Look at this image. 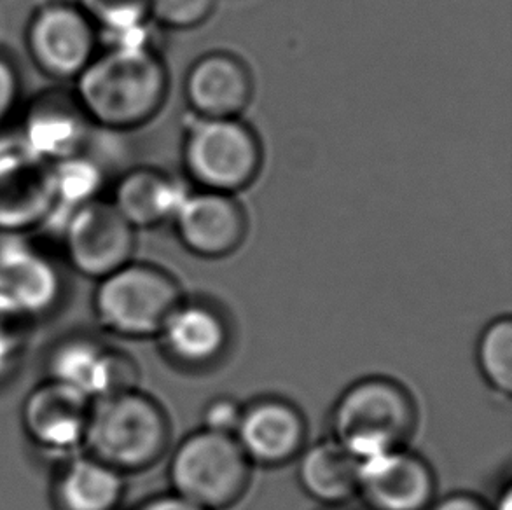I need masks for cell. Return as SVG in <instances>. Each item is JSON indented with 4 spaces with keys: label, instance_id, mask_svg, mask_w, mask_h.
I'll return each instance as SVG.
<instances>
[{
    "label": "cell",
    "instance_id": "obj_1",
    "mask_svg": "<svg viewBox=\"0 0 512 510\" xmlns=\"http://www.w3.org/2000/svg\"><path fill=\"white\" fill-rule=\"evenodd\" d=\"M72 84L91 125L109 133H128L160 114L170 91V74L161 49L100 48Z\"/></svg>",
    "mask_w": 512,
    "mask_h": 510
},
{
    "label": "cell",
    "instance_id": "obj_2",
    "mask_svg": "<svg viewBox=\"0 0 512 510\" xmlns=\"http://www.w3.org/2000/svg\"><path fill=\"white\" fill-rule=\"evenodd\" d=\"M168 442L163 407L137 388L91 402L84 448L123 476L153 467Z\"/></svg>",
    "mask_w": 512,
    "mask_h": 510
},
{
    "label": "cell",
    "instance_id": "obj_3",
    "mask_svg": "<svg viewBox=\"0 0 512 510\" xmlns=\"http://www.w3.org/2000/svg\"><path fill=\"white\" fill-rule=\"evenodd\" d=\"M182 166L196 189L240 193L263 168V144L242 118H200L187 109Z\"/></svg>",
    "mask_w": 512,
    "mask_h": 510
},
{
    "label": "cell",
    "instance_id": "obj_4",
    "mask_svg": "<svg viewBox=\"0 0 512 510\" xmlns=\"http://www.w3.org/2000/svg\"><path fill=\"white\" fill-rule=\"evenodd\" d=\"M415 423V404L399 383L367 378L345 390L334 406L333 439L357 463L366 462L402 448Z\"/></svg>",
    "mask_w": 512,
    "mask_h": 510
},
{
    "label": "cell",
    "instance_id": "obj_5",
    "mask_svg": "<svg viewBox=\"0 0 512 510\" xmlns=\"http://www.w3.org/2000/svg\"><path fill=\"white\" fill-rule=\"evenodd\" d=\"M180 301L172 275L153 264L130 261L98 280L91 306L104 331L133 339L158 336Z\"/></svg>",
    "mask_w": 512,
    "mask_h": 510
},
{
    "label": "cell",
    "instance_id": "obj_6",
    "mask_svg": "<svg viewBox=\"0 0 512 510\" xmlns=\"http://www.w3.org/2000/svg\"><path fill=\"white\" fill-rule=\"evenodd\" d=\"M168 476L177 497L201 509L221 510L247 490L250 462L233 435L203 428L177 446Z\"/></svg>",
    "mask_w": 512,
    "mask_h": 510
},
{
    "label": "cell",
    "instance_id": "obj_7",
    "mask_svg": "<svg viewBox=\"0 0 512 510\" xmlns=\"http://www.w3.org/2000/svg\"><path fill=\"white\" fill-rule=\"evenodd\" d=\"M23 39L32 65L55 84L74 83L100 49L97 25L76 0L35 7Z\"/></svg>",
    "mask_w": 512,
    "mask_h": 510
},
{
    "label": "cell",
    "instance_id": "obj_8",
    "mask_svg": "<svg viewBox=\"0 0 512 510\" xmlns=\"http://www.w3.org/2000/svg\"><path fill=\"white\" fill-rule=\"evenodd\" d=\"M65 296L60 264L32 235H0V310L34 325Z\"/></svg>",
    "mask_w": 512,
    "mask_h": 510
},
{
    "label": "cell",
    "instance_id": "obj_9",
    "mask_svg": "<svg viewBox=\"0 0 512 510\" xmlns=\"http://www.w3.org/2000/svg\"><path fill=\"white\" fill-rule=\"evenodd\" d=\"M58 242L69 268L98 282L133 261L137 229L100 198L67 215Z\"/></svg>",
    "mask_w": 512,
    "mask_h": 510
},
{
    "label": "cell",
    "instance_id": "obj_10",
    "mask_svg": "<svg viewBox=\"0 0 512 510\" xmlns=\"http://www.w3.org/2000/svg\"><path fill=\"white\" fill-rule=\"evenodd\" d=\"M48 380L86 395L91 402L137 388L139 369L128 353L88 332L58 339L46 357Z\"/></svg>",
    "mask_w": 512,
    "mask_h": 510
},
{
    "label": "cell",
    "instance_id": "obj_11",
    "mask_svg": "<svg viewBox=\"0 0 512 510\" xmlns=\"http://www.w3.org/2000/svg\"><path fill=\"white\" fill-rule=\"evenodd\" d=\"M20 125L14 133L20 144L48 165L90 149L93 131L90 118L72 88L55 84L35 93L21 105Z\"/></svg>",
    "mask_w": 512,
    "mask_h": 510
},
{
    "label": "cell",
    "instance_id": "obj_12",
    "mask_svg": "<svg viewBox=\"0 0 512 510\" xmlns=\"http://www.w3.org/2000/svg\"><path fill=\"white\" fill-rule=\"evenodd\" d=\"M53 208L51 165L16 135L0 137V235H34Z\"/></svg>",
    "mask_w": 512,
    "mask_h": 510
},
{
    "label": "cell",
    "instance_id": "obj_13",
    "mask_svg": "<svg viewBox=\"0 0 512 510\" xmlns=\"http://www.w3.org/2000/svg\"><path fill=\"white\" fill-rule=\"evenodd\" d=\"M90 411L86 395L46 378L23 400L21 428L35 448L65 458L84 448Z\"/></svg>",
    "mask_w": 512,
    "mask_h": 510
},
{
    "label": "cell",
    "instance_id": "obj_14",
    "mask_svg": "<svg viewBox=\"0 0 512 510\" xmlns=\"http://www.w3.org/2000/svg\"><path fill=\"white\" fill-rule=\"evenodd\" d=\"M170 222L182 247L205 259L233 254L249 229L247 214L233 194L205 189L187 191Z\"/></svg>",
    "mask_w": 512,
    "mask_h": 510
},
{
    "label": "cell",
    "instance_id": "obj_15",
    "mask_svg": "<svg viewBox=\"0 0 512 510\" xmlns=\"http://www.w3.org/2000/svg\"><path fill=\"white\" fill-rule=\"evenodd\" d=\"M254 97V77L240 56L210 51L184 77L187 109L200 118H242Z\"/></svg>",
    "mask_w": 512,
    "mask_h": 510
},
{
    "label": "cell",
    "instance_id": "obj_16",
    "mask_svg": "<svg viewBox=\"0 0 512 510\" xmlns=\"http://www.w3.org/2000/svg\"><path fill=\"white\" fill-rule=\"evenodd\" d=\"M373 510H427L436 479L420 456L404 448L359 463V490Z\"/></svg>",
    "mask_w": 512,
    "mask_h": 510
},
{
    "label": "cell",
    "instance_id": "obj_17",
    "mask_svg": "<svg viewBox=\"0 0 512 510\" xmlns=\"http://www.w3.org/2000/svg\"><path fill=\"white\" fill-rule=\"evenodd\" d=\"M305 418L282 399H261L245 407L235 439L249 462L275 467L303 449Z\"/></svg>",
    "mask_w": 512,
    "mask_h": 510
},
{
    "label": "cell",
    "instance_id": "obj_18",
    "mask_svg": "<svg viewBox=\"0 0 512 510\" xmlns=\"http://www.w3.org/2000/svg\"><path fill=\"white\" fill-rule=\"evenodd\" d=\"M158 336L168 357L180 366L205 367L217 362L226 352L229 327L212 304L180 301Z\"/></svg>",
    "mask_w": 512,
    "mask_h": 510
},
{
    "label": "cell",
    "instance_id": "obj_19",
    "mask_svg": "<svg viewBox=\"0 0 512 510\" xmlns=\"http://www.w3.org/2000/svg\"><path fill=\"white\" fill-rule=\"evenodd\" d=\"M186 193V187L163 170L132 166L114 182L109 201L132 228L149 229L172 221Z\"/></svg>",
    "mask_w": 512,
    "mask_h": 510
},
{
    "label": "cell",
    "instance_id": "obj_20",
    "mask_svg": "<svg viewBox=\"0 0 512 510\" xmlns=\"http://www.w3.org/2000/svg\"><path fill=\"white\" fill-rule=\"evenodd\" d=\"M123 497V474L88 453L65 456L51 481L55 510H118Z\"/></svg>",
    "mask_w": 512,
    "mask_h": 510
},
{
    "label": "cell",
    "instance_id": "obj_21",
    "mask_svg": "<svg viewBox=\"0 0 512 510\" xmlns=\"http://www.w3.org/2000/svg\"><path fill=\"white\" fill-rule=\"evenodd\" d=\"M298 476L303 490L322 504H343L359 490V463L336 439L306 449Z\"/></svg>",
    "mask_w": 512,
    "mask_h": 510
},
{
    "label": "cell",
    "instance_id": "obj_22",
    "mask_svg": "<svg viewBox=\"0 0 512 510\" xmlns=\"http://www.w3.org/2000/svg\"><path fill=\"white\" fill-rule=\"evenodd\" d=\"M107 170L90 151L62 159L51 165V186L55 205L74 210L104 198Z\"/></svg>",
    "mask_w": 512,
    "mask_h": 510
},
{
    "label": "cell",
    "instance_id": "obj_23",
    "mask_svg": "<svg viewBox=\"0 0 512 510\" xmlns=\"http://www.w3.org/2000/svg\"><path fill=\"white\" fill-rule=\"evenodd\" d=\"M478 364L488 385L497 392H512V320L497 318L486 327L478 345Z\"/></svg>",
    "mask_w": 512,
    "mask_h": 510
},
{
    "label": "cell",
    "instance_id": "obj_24",
    "mask_svg": "<svg viewBox=\"0 0 512 510\" xmlns=\"http://www.w3.org/2000/svg\"><path fill=\"white\" fill-rule=\"evenodd\" d=\"M98 30V41L144 27L149 18V0H76Z\"/></svg>",
    "mask_w": 512,
    "mask_h": 510
},
{
    "label": "cell",
    "instance_id": "obj_25",
    "mask_svg": "<svg viewBox=\"0 0 512 510\" xmlns=\"http://www.w3.org/2000/svg\"><path fill=\"white\" fill-rule=\"evenodd\" d=\"M217 0H149V18L161 30H191L214 14Z\"/></svg>",
    "mask_w": 512,
    "mask_h": 510
},
{
    "label": "cell",
    "instance_id": "obj_26",
    "mask_svg": "<svg viewBox=\"0 0 512 510\" xmlns=\"http://www.w3.org/2000/svg\"><path fill=\"white\" fill-rule=\"evenodd\" d=\"M32 324L0 310V386L13 378L27 352Z\"/></svg>",
    "mask_w": 512,
    "mask_h": 510
},
{
    "label": "cell",
    "instance_id": "obj_27",
    "mask_svg": "<svg viewBox=\"0 0 512 510\" xmlns=\"http://www.w3.org/2000/svg\"><path fill=\"white\" fill-rule=\"evenodd\" d=\"M23 105V76L9 51L0 49V133L18 118Z\"/></svg>",
    "mask_w": 512,
    "mask_h": 510
},
{
    "label": "cell",
    "instance_id": "obj_28",
    "mask_svg": "<svg viewBox=\"0 0 512 510\" xmlns=\"http://www.w3.org/2000/svg\"><path fill=\"white\" fill-rule=\"evenodd\" d=\"M243 407L228 397L215 399L205 407L203 413V428L217 434L233 435L242 420Z\"/></svg>",
    "mask_w": 512,
    "mask_h": 510
},
{
    "label": "cell",
    "instance_id": "obj_29",
    "mask_svg": "<svg viewBox=\"0 0 512 510\" xmlns=\"http://www.w3.org/2000/svg\"><path fill=\"white\" fill-rule=\"evenodd\" d=\"M430 510H492L485 502H481L474 495L467 493H455L450 497H444L441 502H437Z\"/></svg>",
    "mask_w": 512,
    "mask_h": 510
},
{
    "label": "cell",
    "instance_id": "obj_30",
    "mask_svg": "<svg viewBox=\"0 0 512 510\" xmlns=\"http://www.w3.org/2000/svg\"><path fill=\"white\" fill-rule=\"evenodd\" d=\"M135 510H205L198 505L187 502L184 498L173 495H165V497L149 498L144 504H140Z\"/></svg>",
    "mask_w": 512,
    "mask_h": 510
},
{
    "label": "cell",
    "instance_id": "obj_31",
    "mask_svg": "<svg viewBox=\"0 0 512 510\" xmlns=\"http://www.w3.org/2000/svg\"><path fill=\"white\" fill-rule=\"evenodd\" d=\"M492 510H512V490L511 486H507L506 490L500 493L499 500L495 509Z\"/></svg>",
    "mask_w": 512,
    "mask_h": 510
}]
</instances>
